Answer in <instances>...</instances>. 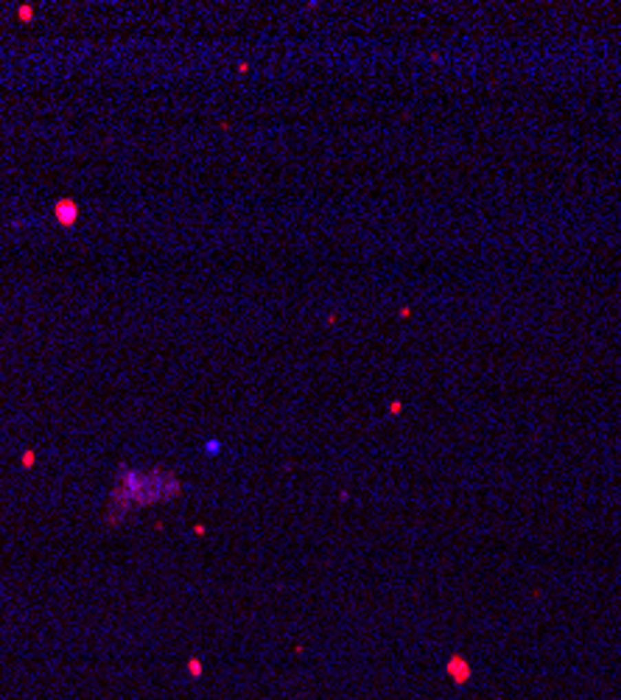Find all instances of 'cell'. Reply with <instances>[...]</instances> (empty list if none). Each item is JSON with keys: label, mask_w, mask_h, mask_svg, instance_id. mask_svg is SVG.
<instances>
[{"label": "cell", "mask_w": 621, "mask_h": 700, "mask_svg": "<svg viewBox=\"0 0 621 700\" xmlns=\"http://www.w3.org/2000/svg\"><path fill=\"white\" fill-rule=\"evenodd\" d=\"M54 216H56V222H59L62 227H73L76 219H78V204H76L73 199H59V202L54 204Z\"/></svg>", "instance_id": "1"}, {"label": "cell", "mask_w": 621, "mask_h": 700, "mask_svg": "<svg viewBox=\"0 0 621 700\" xmlns=\"http://www.w3.org/2000/svg\"><path fill=\"white\" fill-rule=\"evenodd\" d=\"M17 17H20V20H31V17H34L31 6H20V9H17Z\"/></svg>", "instance_id": "2"}]
</instances>
